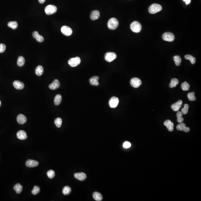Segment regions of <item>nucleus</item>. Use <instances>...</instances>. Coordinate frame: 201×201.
I'll return each mask as SVG.
<instances>
[{"label": "nucleus", "mask_w": 201, "mask_h": 201, "mask_svg": "<svg viewBox=\"0 0 201 201\" xmlns=\"http://www.w3.org/2000/svg\"><path fill=\"white\" fill-rule=\"evenodd\" d=\"M177 120L178 122L179 123H183V121H184V118L182 117H177Z\"/></svg>", "instance_id": "obj_41"}, {"label": "nucleus", "mask_w": 201, "mask_h": 201, "mask_svg": "<svg viewBox=\"0 0 201 201\" xmlns=\"http://www.w3.org/2000/svg\"><path fill=\"white\" fill-rule=\"evenodd\" d=\"M39 163L37 161L29 159L27 161L26 165L28 167L33 168L37 167Z\"/></svg>", "instance_id": "obj_12"}, {"label": "nucleus", "mask_w": 201, "mask_h": 201, "mask_svg": "<svg viewBox=\"0 0 201 201\" xmlns=\"http://www.w3.org/2000/svg\"><path fill=\"white\" fill-rule=\"evenodd\" d=\"M131 146V144L128 141H125L123 144V147L124 148L127 149L130 147Z\"/></svg>", "instance_id": "obj_40"}, {"label": "nucleus", "mask_w": 201, "mask_h": 201, "mask_svg": "<svg viewBox=\"0 0 201 201\" xmlns=\"http://www.w3.org/2000/svg\"><path fill=\"white\" fill-rule=\"evenodd\" d=\"M1 101H0V106H1Z\"/></svg>", "instance_id": "obj_46"}, {"label": "nucleus", "mask_w": 201, "mask_h": 201, "mask_svg": "<svg viewBox=\"0 0 201 201\" xmlns=\"http://www.w3.org/2000/svg\"><path fill=\"white\" fill-rule=\"evenodd\" d=\"M100 16V12L98 11L95 10L91 12V19L92 20H96L98 19Z\"/></svg>", "instance_id": "obj_20"}, {"label": "nucleus", "mask_w": 201, "mask_h": 201, "mask_svg": "<svg viewBox=\"0 0 201 201\" xmlns=\"http://www.w3.org/2000/svg\"><path fill=\"white\" fill-rule=\"evenodd\" d=\"M117 57V55L114 53L108 52L105 55L104 58L106 61L111 62L116 59Z\"/></svg>", "instance_id": "obj_7"}, {"label": "nucleus", "mask_w": 201, "mask_h": 201, "mask_svg": "<svg viewBox=\"0 0 201 201\" xmlns=\"http://www.w3.org/2000/svg\"><path fill=\"white\" fill-rule=\"evenodd\" d=\"M60 83L57 79H55L51 84L49 85V88L51 90H55L59 88L60 87Z\"/></svg>", "instance_id": "obj_11"}, {"label": "nucleus", "mask_w": 201, "mask_h": 201, "mask_svg": "<svg viewBox=\"0 0 201 201\" xmlns=\"http://www.w3.org/2000/svg\"><path fill=\"white\" fill-rule=\"evenodd\" d=\"M173 59L175 65L177 66H180L181 62V57L179 56H175L174 57Z\"/></svg>", "instance_id": "obj_31"}, {"label": "nucleus", "mask_w": 201, "mask_h": 201, "mask_svg": "<svg viewBox=\"0 0 201 201\" xmlns=\"http://www.w3.org/2000/svg\"><path fill=\"white\" fill-rule=\"evenodd\" d=\"M16 135L17 138L21 140H25L27 138L26 133L23 130H20L18 131Z\"/></svg>", "instance_id": "obj_18"}, {"label": "nucleus", "mask_w": 201, "mask_h": 201, "mask_svg": "<svg viewBox=\"0 0 201 201\" xmlns=\"http://www.w3.org/2000/svg\"><path fill=\"white\" fill-rule=\"evenodd\" d=\"M119 102V100L118 98L115 97H113L110 99L109 102V106L112 108H115L118 106Z\"/></svg>", "instance_id": "obj_10"}, {"label": "nucleus", "mask_w": 201, "mask_h": 201, "mask_svg": "<svg viewBox=\"0 0 201 201\" xmlns=\"http://www.w3.org/2000/svg\"><path fill=\"white\" fill-rule=\"evenodd\" d=\"M57 11V8L53 5H49L45 9V12L46 14L51 15L54 14Z\"/></svg>", "instance_id": "obj_4"}, {"label": "nucleus", "mask_w": 201, "mask_h": 201, "mask_svg": "<svg viewBox=\"0 0 201 201\" xmlns=\"http://www.w3.org/2000/svg\"><path fill=\"white\" fill-rule=\"evenodd\" d=\"M74 177L76 179L80 181H83L86 179L87 176L83 173H77L74 174Z\"/></svg>", "instance_id": "obj_13"}, {"label": "nucleus", "mask_w": 201, "mask_h": 201, "mask_svg": "<svg viewBox=\"0 0 201 201\" xmlns=\"http://www.w3.org/2000/svg\"><path fill=\"white\" fill-rule=\"evenodd\" d=\"M55 175V172L53 170H50L47 172V176L50 179L53 178L54 177Z\"/></svg>", "instance_id": "obj_38"}, {"label": "nucleus", "mask_w": 201, "mask_h": 201, "mask_svg": "<svg viewBox=\"0 0 201 201\" xmlns=\"http://www.w3.org/2000/svg\"><path fill=\"white\" fill-rule=\"evenodd\" d=\"M181 88L182 90L184 91H187L189 89L190 86L189 84L187 82H185L183 83L181 85Z\"/></svg>", "instance_id": "obj_32"}, {"label": "nucleus", "mask_w": 201, "mask_h": 201, "mask_svg": "<svg viewBox=\"0 0 201 201\" xmlns=\"http://www.w3.org/2000/svg\"><path fill=\"white\" fill-rule=\"evenodd\" d=\"M43 72L44 69L41 66H38L35 69V73L37 76H41L43 74Z\"/></svg>", "instance_id": "obj_23"}, {"label": "nucleus", "mask_w": 201, "mask_h": 201, "mask_svg": "<svg viewBox=\"0 0 201 201\" xmlns=\"http://www.w3.org/2000/svg\"><path fill=\"white\" fill-rule=\"evenodd\" d=\"M182 103H183V102L181 100H179L177 103H175L171 105V109L174 111H178L182 106Z\"/></svg>", "instance_id": "obj_14"}, {"label": "nucleus", "mask_w": 201, "mask_h": 201, "mask_svg": "<svg viewBox=\"0 0 201 201\" xmlns=\"http://www.w3.org/2000/svg\"><path fill=\"white\" fill-rule=\"evenodd\" d=\"M183 115V113H182V112H180V111H179V112H178L177 113V117H182Z\"/></svg>", "instance_id": "obj_42"}, {"label": "nucleus", "mask_w": 201, "mask_h": 201, "mask_svg": "<svg viewBox=\"0 0 201 201\" xmlns=\"http://www.w3.org/2000/svg\"><path fill=\"white\" fill-rule=\"evenodd\" d=\"M33 35L34 38L38 42L42 43L44 41V37L40 35L37 31H34L33 33Z\"/></svg>", "instance_id": "obj_17"}, {"label": "nucleus", "mask_w": 201, "mask_h": 201, "mask_svg": "<svg viewBox=\"0 0 201 201\" xmlns=\"http://www.w3.org/2000/svg\"><path fill=\"white\" fill-rule=\"evenodd\" d=\"M93 197L96 201H101L103 200V197L101 194L98 192H95L93 194Z\"/></svg>", "instance_id": "obj_22"}, {"label": "nucleus", "mask_w": 201, "mask_h": 201, "mask_svg": "<svg viewBox=\"0 0 201 201\" xmlns=\"http://www.w3.org/2000/svg\"><path fill=\"white\" fill-rule=\"evenodd\" d=\"M17 120L19 124L23 125L27 121V119L24 115L20 114L17 116Z\"/></svg>", "instance_id": "obj_15"}, {"label": "nucleus", "mask_w": 201, "mask_h": 201, "mask_svg": "<svg viewBox=\"0 0 201 201\" xmlns=\"http://www.w3.org/2000/svg\"><path fill=\"white\" fill-rule=\"evenodd\" d=\"M13 85L16 89L21 90L24 87V84L19 81H15L13 82Z\"/></svg>", "instance_id": "obj_16"}, {"label": "nucleus", "mask_w": 201, "mask_h": 201, "mask_svg": "<svg viewBox=\"0 0 201 201\" xmlns=\"http://www.w3.org/2000/svg\"><path fill=\"white\" fill-rule=\"evenodd\" d=\"M164 125L167 127L168 130L170 131H172L174 130V123L169 120H167L164 123Z\"/></svg>", "instance_id": "obj_19"}, {"label": "nucleus", "mask_w": 201, "mask_h": 201, "mask_svg": "<svg viewBox=\"0 0 201 201\" xmlns=\"http://www.w3.org/2000/svg\"><path fill=\"white\" fill-rule=\"evenodd\" d=\"M14 189L15 190L16 193L20 194L22 191L23 187L22 185H21L20 184H17L15 185Z\"/></svg>", "instance_id": "obj_26"}, {"label": "nucleus", "mask_w": 201, "mask_h": 201, "mask_svg": "<svg viewBox=\"0 0 201 201\" xmlns=\"http://www.w3.org/2000/svg\"><path fill=\"white\" fill-rule=\"evenodd\" d=\"M25 63V60L22 56H19L17 60V64L19 67L23 66Z\"/></svg>", "instance_id": "obj_25"}, {"label": "nucleus", "mask_w": 201, "mask_h": 201, "mask_svg": "<svg viewBox=\"0 0 201 201\" xmlns=\"http://www.w3.org/2000/svg\"><path fill=\"white\" fill-rule=\"evenodd\" d=\"M99 79V77L95 76L91 77L89 80V82L91 85L93 86H98L99 85V83L98 81Z\"/></svg>", "instance_id": "obj_21"}, {"label": "nucleus", "mask_w": 201, "mask_h": 201, "mask_svg": "<svg viewBox=\"0 0 201 201\" xmlns=\"http://www.w3.org/2000/svg\"><path fill=\"white\" fill-rule=\"evenodd\" d=\"M186 127L185 124L184 123H180V124L177 125V129L178 130L184 131V129Z\"/></svg>", "instance_id": "obj_35"}, {"label": "nucleus", "mask_w": 201, "mask_h": 201, "mask_svg": "<svg viewBox=\"0 0 201 201\" xmlns=\"http://www.w3.org/2000/svg\"><path fill=\"white\" fill-rule=\"evenodd\" d=\"M39 2L41 4H43L45 2L46 0H38Z\"/></svg>", "instance_id": "obj_45"}, {"label": "nucleus", "mask_w": 201, "mask_h": 201, "mask_svg": "<svg viewBox=\"0 0 201 201\" xmlns=\"http://www.w3.org/2000/svg\"><path fill=\"white\" fill-rule=\"evenodd\" d=\"M40 187L37 186H35L34 187L33 190H32V193L34 195H35L40 193Z\"/></svg>", "instance_id": "obj_36"}, {"label": "nucleus", "mask_w": 201, "mask_h": 201, "mask_svg": "<svg viewBox=\"0 0 201 201\" xmlns=\"http://www.w3.org/2000/svg\"><path fill=\"white\" fill-rule=\"evenodd\" d=\"M130 28L133 32L135 33H139L141 31L142 27L140 22L137 21H134L131 24Z\"/></svg>", "instance_id": "obj_3"}, {"label": "nucleus", "mask_w": 201, "mask_h": 201, "mask_svg": "<svg viewBox=\"0 0 201 201\" xmlns=\"http://www.w3.org/2000/svg\"><path fill=\"white\" fill-rule=\"evenodd\" d=\"M71 192V189L69 186H65L63 189V193L65 195H67L70 194Z\"/></svg>", "instance_id": "obj_30"}, {"label": "nucleus", "mask_w": 201, "mask_h": 201, "mask_svg": "<svg viewBox=\"0 0 201 201\" xmlns=\"http://www.w3.org/2000/svg\"><path fill=\"white\" fill-rule=\"evenodd\" d=\"M142 82L137 77L133 78L130 81V85L133 87L138 88L141 85Z\"/></svg>", "instance_id": "obj_8"}, {"label": "nucleus", "mask_w": 201, "mask_h": 201, "mask_svg": "<svg viewBox=\"0 0 201 201\" xmlns=\"http://www.w3.org/2000/svg\"><path fill=\"white\" fill-rule=\"evenodd\" d=\"M8 26L10 28H12L14 30H15L18 27V24L16 21H11L8 23Z\"/></svg>", "instance_id": "obj_27"}, {"label": "nucleus", "mask_w": 201, "mask_h": 201, "mask_svg": "<svg viewBox=\"0 0 201 201\" xmlns=\"http://www.w3.org/2000/svg\"><path fill=\"white\" fill-rule=\"evenodd\" d=\"M179 83V81L176 78H173L172 79L171 83L169 84V87L171 88L175 87Z\"/></svg>", "instance_id": "obj_29"}, {"label": "nucleus", "mask_w": 201, "mask_h": 201, "mask_svg": "<svg viewBox=\"0 0 201 201\" xmlns=\"http://www.w3.org/2000/svg\"><path fill=\"white\" fill-rule=\"evenodd\" d=\"M6 46L4 44H0V53H2L5 51Z\"/></svg>", "instance_id": "obj_39"}, {"label": "nucleus", "mask_w": 201, "mask_h": 201, "mask_svg": "<svg viewBox=\"0 0 201 201\" xmlns=\"http://www.w3.org/2000/svg\"><path fill=\"white\" fill-rule=\"evenodd\" d=\"M189 105L187 104H185L184 105V108L181 109V112L183 114H186L188 113L189 111Z\"/></svg>", "instance_id": "obj_37"}, {"label": "nucleus", "mask_w": 201, "mask_h": 201, "mask_svg": "<svg viewBox=\"0 0 201 201\" xmlns=\"http://www.w3.org/2000/svg\"><path fill=\"white\" fill-rule=\"evenodd\" d=\"M62 123V119L60 118H57L54 121V123L57 127L60 128L61 126Z\"/></svg>", "instance_id": "obj_34"}, {"label": "nucleus", "mask_w": 201, "mask_h": 201, "mask_svg": "<svg viewBox=\"0 0 201 201\" xmlns=\"http://www.w3.org/2000/svg\"><path fill=\"white\" fill-rule=\"evenodd\" d=\"M163 39L165 41L172 42L175 39V36L173 34L170 32H167L163 34Z\"/></svg>", "instance_id": "obj_6"}, {"label": "nucleus", "mask_w": 201, "mask_h": 201, "mask_svg": "<svg viewBox=\"0 0 201 201\" xmlns=\"http://www.w3.org/2000/svg\"><path fill=\"white\" fill-rule=\"evenodd\" d=\"M185 58L187 60H189L191 64H194L195 63L196 59L191 55H186L185 56Z\"/></svg>", "instance_id": "obj_28"}, {"label": "nucleus", "mask_w": 201, "mask_h": 201, "mask_svg": "<svg viewBox=\"0 0 201 201\" xmlns=\"http://www.w3.org/2000/svg\"><path fill=\"white\" fill-rule=\"evenodd\" d=\"M81 60L79 57H77L75 58H71L68 61V64L72 67H75L78 66L81 63Z\"/></svg>", "instance_id": "obj_5"}, {"label": "nucleus", "mask_w": 201, "mask_h": 201, "mask_svg": "<svg viewBox=\"0 0 201 201\" xmlns=\"http://www.w3.org/2000/svg\"><path fill=\"white\" fill-rule=\"evenodd\" d=\"M190 131V129L189 127H186L184 129V131L185 132H189Z\"/></svg>", "instance_id": "obj_43"}, {"label": "nucleus", "mask_w": 201, "mask_h": 201, "mask_svg": "<svg viewBox=\"0 0 201 201\" xmlns=\"http://www.w3.org/2000/svg\"><path fill=\"white\" fill-rule=\"evenodd\" d=\"M61 31L62 34L67 36H69L72 35V30L70 27L67 26H63L61 27Z\"/></svg>", "instance_id": "obj_9"}, {"label": "nucleus", "mask_w": 201, "mask_h": 201, "mask_svg": "<svg viewBox=\"0 0 201 201\" xmlns=\"http://www.w3.org/2000/svg\"><path fill=\"white\" fill-rule=\"evenodd\" d=\"M62 101V97L60 94H57L55 97L54 99V103L56 105L60 104Z\"/></svg>", "instance_id": "obj_24"}, {"label": "nucleus", "mask_w": 201, "mask_h": 201, "mask_svg": "<svg viewBox=\"0 0 201 201\" xmlns=\"http://www.w3.org/2000/svg\"><path fill=\"white\" fill-rule=\"evenodd\" d=\"M119 25V21L115 18H111L108 21V27L110 30H115L118 27Z\"/></svg>", "instance_id": "obj_1"}, {"label": "nucleus", "mask_w": 201, "mask_h": 201, "mask_svg": "<svg viewBox=\"0 0 201 201\" xmlns=\"http://www.w3.org/2000/svg\"><path fill=\"white\" fill-rule=\"evenodd\" d=\"M184 2H185L186 5H188L191 2V0H183Z\"/></svg>", "instance_id": "obj_44"}, {"label": "nucleus", "mask_w": 201, "mask_h": 201, "mask_svg": "<svg viewBox=\"0 0 201 201\" xmlns=\"http://www.w3.org/2000/svg\"><path fill=\"white\" fill-rule=\"evenodd\" d=\"M187 97L190 101H195L196 100V97L195 96V93L189 92L187 95Z\"/></svg>", "instance_id": "obj_33"}, {"label": "nucleus", "mask_w": 201, "mask_h": 201, "mask_svg": "<svg viewBox=\"0 0 201 201\" xmlns=\"http://www.w3.org/2000/svg\"><path fill=\"white\" fill-rule=\"evenodd\" d=\"M162 10V7L158 4H153L149 8V12L150 14H156Z\"/></svg>", "instance_id": "obj_2"}]
</instances>
